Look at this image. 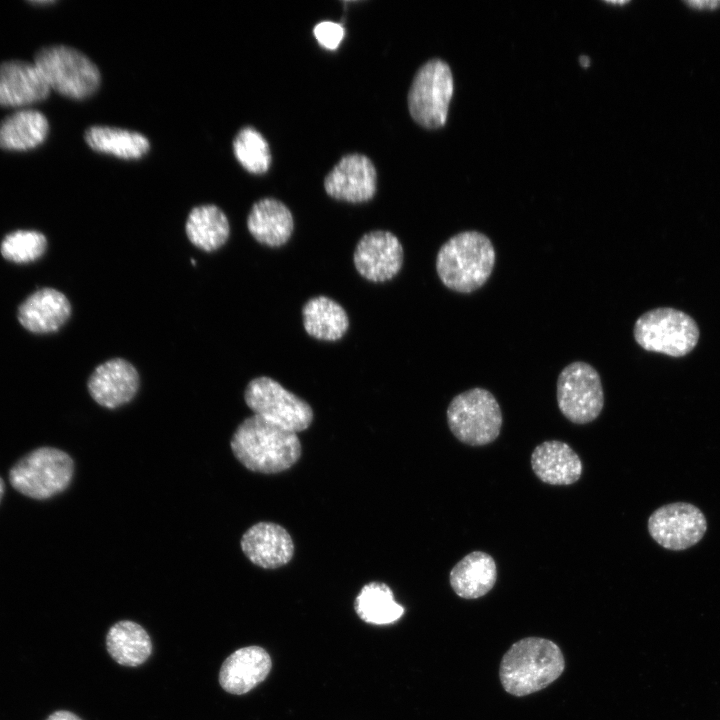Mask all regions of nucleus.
<instances>
[{
  "mask_svg": "<svg viewBox=\"0 0 720 720\" xmlns=\"http://www.w3.org/2000/svg\"><path fill=\"white\" fill-rule=\"evenodd\" d=\"M231 450L248 470L275 474L291 468L301 457L297 434L257 415L244 419L234 431Z\"/></svg>",
  "mask_w": 720,
  "mask_h": 720,
  "instance_id": "f257e3e1",
  "label": "nucleus"
},
{
  "mask_svg": "<svg viewBox=\"0 0 720 720\" xmlns=\"http://www.w3.org/2000/svg\"><path fill=\"white\" fill-rule=\"evenodd\" d=\"M565 669V658L552 640L525 637L504 653L499 667V679L504 690L516 697L538 692L555 680Z\"/></svg>",
  "mask_w": 720,
  "mask_h": 720,
  "instance_id": "f03ea898",
  "label": "nucleus"
},
{
  "mask_svg": "<svg viewBox=\"0 0 720 720\" xmlns=\"http://www.w3.org/2000/svg\"><path fill=\"white\" fill-rule=\"evenodd\" d=\"M496 260L491 240L478 231H464L449 238L439 249L436 271L450 290L471 293L490 277Z\"/></svg>",
  "mask_w": 720,
  "mask_h": 720,
  "instance_id": "7ed1b4c3",
  "label": "nucleus"
},
{
  "mask_svg": "<svg viewBox=\"0 0 720 720\" xmlns=\"http://www.w3.org/2000/svg\"><path fill=\"white\" fill-rule=\"evenodd\" d=\"M633 336L646 351L683 357L696 347L700 331L687 313L659 307L646 311L636 320Z\"/></svg>",
  "mask_w": 720,
  "mask_h": 720,
  "instance_id": "20e7f679",
  "label": "nucleus"
},
{
  "mask_svg": "<svg viewBox=\"0 0 720 720\" xmlns=\"http://www.w3.org/2000/svg\"><path fill=\"white\" fill-rule=\"evenodd\" d=\"M73 474L74 463L69 454L57 448L41 447L14 464L9 481L21 494L42 500L64 491Z\"/></svg>",
  "mask_w": 720,
  "mask_h": 720,
  "instance_id": "39448f33",
  "label": "nucleus"
},
{
  "mask_svg": "<svg viewBox=\"0 0 720 720\" xmlns=\"http://www.w3.org/2000/svg\"><path fill=\"white\" fill-rule=\"evenodd\" d=\"M452 434L470 446L487 445L499 436L503 417L494 395L480 387L456 395L447 408Z\"/></svg>",
  "mask_w": 720,
  "mask_h": 720,
  "instance_id": "423d86ee",
  "label": "nucleus"
},
{
  "mask_svg": "<svg viewBox=\"0 0 720 720\" xmlns=\"http://www.w3.org/2000/svg\"><path fill=\"white\" fill-rule=\"evenodd\" d=\"M34 63L50 89L72 99L81 100L92 96L101 83L96 64L69 46L44 47L36 53Z\"/></svg>",
  "mask_w": 720,
  "mask_h": 720,
  "instance_id": "0eeeda50",
  "label": "nucleus"
},
{
  "mask_svg": "<svg viewBox=\"0 0 720 720\" xmlns=\"http://www.w3.org/2000/svg\"><path fill=\"white\" fill-rule=\"evenodd\" d=\"M454 83L450 66L439 58L424 63L416 72L407 96L413 120L427 129L444 126Z\"/></svg>",
  "mask_w": 720,
  "mask_h": 720,
  "instance_id": "6e6552de",
  "label": "nucleus"
},
{
  "mask_svg": "<svg viewBox=\"0 0 720 720\" xmlns=\"http://www.w3.org/2000/svg\"><path fill=\"white\" fill-rule=\"evenodd\" d=\"M244 400L254 415L295 433L306 430L313 421V410L305 400L267 376L248 383Z\"/></svg>",
  "mask_w": 720,
  "mask_h": 720,
  "instance_id": "1a4fd4ad",
  "label": "nucleus"
},
{
  "mask_svg": "<svg viewBox=\"0 0 720 720\" xmlns=\"http://www.w3.org/2000/svg\"><path fill=\"white\" fill-rule=\"evenodd\" d=\"M557 403L572 423L595 420L604 406L603 388L596 369L583 361L567 365L558 376Z\"/></svg>",
  "mask_w": 720,
  "mask_h": 720,
  "instance_id": "9d476101",
  "label": "nucleus"
},
{
  "mask_svg": "<svg viewBox=\"0 0 720 720\" xmlns=\"http://www.w3.org/2000/svg\"><path fill=\"white\" fill-rule=\"evenodd\" d=\"M707 522L702 511L685 502L670 503L656 509L648 519L650 536L669 550H684L704 536Z\"/></svg>",
  "mask_w": 720,
  "mask_h": 720,
  "instance_id": "9b49d317",
  "label": "nucleus"
},
{
  "mask_svg": "<svg viewBox=\"0 0 720 720\" xmlns=\"http://www.w3.org/2000/svg\"><path fill=\"white\" fill-rule=\"evenodd\" d=\"M403 257V247L392 232L374 230L360 238L353 261L363 278L380 283L391 280L400 272Z\"/></svg>",
  "mask_w": 720,
  "mask_h": 720,
  "instance_id": "f8f14e48",
  "label": "nucleus"
},
{
  "mask_svg": "<svg viewBox=\"0 0 720 720\" xmlns=\"http://www.w3.org/2000/svg\"><path fill=\"white\" fill-rule=\"evenodd\" d=\"M326 193L349 203L371 200L377 190V171L366 155H344L324 179Z\"/></svg>",
  "mask_w": 720,
  "mask_h": 720,
  "instance_id": "ddd939ff",
  "label": "nucleus"
},
{
  "mask_svg": "<svg viewBox=\"0 0 720 720\" xmlns=\"http://www.w3.org/2000/svg\"><path fill=\"white\" fill-rule=\"evenodd\" d=\"M139 382V374L130 362L114 358L95 368L88 379L87 387L96 403L114 409L134 398Z\"/></svg>",
  "mask_w": 720,
  "mask_h": 720,
  "instance_id": "4468645a",
  "label": "nucleus"
},
{
  "mask_svg": "<svg viewBox=\"0 0 720 720\" xmlns=\"http://www.w3.org/2000/svg\"><path fill=\"white\" fill-rule=\"evenodd\" d=\"M245 556L264 569L280 568L294 555V543L288 531L273 522H258L248 528L241 538Z\"/></svg>",
  "mask_w": 720,
  "mask_h": 720,
  "instance_id": "2eb2a0df",
  "label": "nucleus"
},
{
  "mask_svg": "<svg viewBox=\"0 0 720 720\" xmlns=\"http://www.w3.org/2000/svg\"><path fill=\"white\" fill-rule=\"evenodd\" d=\"M271 668V657L263 647L246 646L235 650L223 661L218 681L227 693L243 695L262 683Z\"/></svg>",
  "mask_w": 720,
  "mask_h": 720,
  "instance_id": "dca6fc26",
  "label": "nucleus"
},
{
  "mask_svg": "<svg viewBox=\"0 0 720 720\" xmlns=\"http://www.w3.org/2000/svg\"><path fill=\"white\" fill-rule=\"evenodd\" d=\"M50 87L35 65L21 60L0 64V105L21 107L45 100Z\"/></svg>",
  "mask_w": 720,
  "mask_h": 720,
  "instance_id": "f3484780",
  "label": "nucleus"
},
{
  "mask_svg": "<svg viewBox=\"0 0 720 720\" xmlns=\"http://www.w3.org/2000/svg\"><path fill=\"white\" fill-rule=\"evenodd\" d=\"M534 474L550 485H571L582 475L578 454L565 442L549 440L540 443L531 454Z\"/></svg>",
  "mask_w": 720,
  "mask_h": 720,
  "instance_id": "a211bd4d",
  "label": "nucleus"
},
{
  "mask_svg": "<svg viewBox=\"0 0 720 720\" xmlns=\"http://www.w3.org/2000/svg\"><path fill=\"white\" fill-rule=\"evenodd\" d=\"M71 315L67 297L53 288H43L31 294L18 308L20 324L33 333L59 330Z\"/></svg>",
  "mask_w": 720,
  "mask_h": 720,
  "instance_id": "6ab92c4d",
  "label": "nucleus"
},
{
  "mask_svg": "<svg viewBox=\"0 0 720 720\" xmlns=\"http://www.w3.org/2000/svg\"><path fill=\"white\" fill-rule=\"evenodd\" d=\"M247 228L254 239L269 247H280L288 242L294 220L289 208L275 198L255 202L248 214Z\"/></svg>",
  "mask_w": 720,
  "mask_h": 720,
  "instance_id": "aec40b11",
  "label": "nucleus"
},
{
  "mask_svg": "<svg viewBox=\"0 0 720 720\" xmlns=\"http://www.w3.org/2000/svg\"><path fill=\"white\" fill-rule=\"evenodd\" d=\"M496 580L495 560L483 551L467 554L454 565L449 574L451 588L464 599H477L486 595Z\"/></svg>",
  "mask_w": 720,
  "mask_h": 720,
  "instance_id": "412c9836",
  "label": "nucleus"
},
{
  "mask_svg": "<svg viewBox=\"0 0 720 720\" xmlns=\"http://www.w3.org/2000/svg\"><path fill=\"white\" fill-rule=\"evenodd\" d=\"M106 650L119 665L137 667L152 654L153 644L148 632L137 622L120 620L107 631Z\"/></svg>",
  "mask_w": 720,
  "mask_h": 720,
  "instance_id": "4be33fe9",
  "label": "nucleus"
},
{
  "mask_svg": "<svg viewBox=\"0 0 720 720\" xmlns=\"http://www.w3.org/2000/svg\"><path fill=\"white\" fill-rule=\"evenodd\" d=\"M302 314L305 331L318 340L337 341L349 328L345 309L327 296L309 299L303 306Z\"/></svg>",
  "mask_w": 720,
  "mask_h": 720,
  "instance_id": "5701e85b",
  "label": "nucleus"
},
{
  "mask_svg": "<svg viewBox=\"0 0 720 720\" xmlns=\"http://www.w3.org/2000/svg\"><path fill=\"white\" fill-rule=\"evenodd\" d=\"M48 131V120L41 112L19 110L0 123V147L13 151L29 150L40 145Z\"/></svg>",
  "mask_w": 720,
  "mask_h": 720,
  "instance_id": "b1692460",
  "label": "nucleus"
},
{
  "mask_svg": "<svg viewBox=\"0 0 720 720\" xmlns=\"http://www.w3.org/2000/svg\"><path fill=\"white\" fill-rule=\"evenodd\" d=\"M185 231L194 246L212 252L226 243L230 226L228 218L219 207L205 204L192 208L186 221Z\"/></svg>",
  "mask_w": 720,
  "mask_h": 720,
  "instance_id": "393cba45",
  "label": "nucleus"
},
{
  "mask_svg": "<svg viewBox=\"0 0 720 720\" xmlns=\"http://www.w3.org/2000/svg\"><path fill=\"white\" fill-rule=\"evenodd\" d=\"M87 145L94 151L122 159H139L150 150V142L141 133L122 128L95 125L84 134Z\"/></svg>",
  "mask_w": 720,
  "mask_h": 720,
  "instance_id": "a878e982",
  "label": "nucleus"
},
{
  "mask_svg": "<svg viewBox=\"0 0 720 720\" xmlns=\"http://www.w3.org/2000/svg\"><path fill=\"white\" fill-rule=\"evenodd\" d=\"M354 610L362 621L375 625L394 623L404 614V607L395 601L391 588L378 581L361 588L354 601Z\"/></svg>",
  "mask_w": 720,
  "mask_h": 720,
  "instance_id": "bb28decb",
  "label": "nucleus"
},
{
  "mask_svg": "<svg viewBox=\"0 0 720 720\" xmlns=\"http://www.w3.org/2000/svg\"><path fill=\"white\" fill-rule=\"evenodd\" d=\"M233 152L240 165L252 174H263L271 165L268 142L255 128H242L233 140Z\"/></svg>",
  "mask_w": 720,
  "mask_h": 720,
  "instance_id": "cd10ccee",
  "label": "nucleus"
},
{
  "mask_svg": "<svg viewBox=\"0 0 720 720\" xmlns=\"http://www.w3.org/2000/svg\"><path fill=\"white\" fill-rule=\"evenodd\" d=\"M47 247L45 236L37 231L17 230L4 237L1 253L14 263H29L43 255Z\"/></svg>",
  "mask_w": 720,
  "mask_h": 720,
  "instance_id": "c85d7f7f",
  "label": "nucleus"
},
{
  "mask_svg": "<svg viewBox=\"0 0 720 720\" xmlns=\"http://www.w3.org/2000/svg\"><path fill=\"white\" fill-rule=\"evenodd\" d=\"M313 34L322 47L328 50H334L342 41L345 30L343 26L338 23L323 21L315 25Z\"/></svg>",
  "mask_w": 720,
  "mask_h": 720,
  "instance_id": "c756f323",
  "label": "nucleus"
},
{
  "mask_svg": "<svg viewBox=\"0 0 720 720\" xmlns=\"http://www.w3.org/2000/svg\"><path fill=\"white\" fill-rule=\"evenodd\" d=\"M688 8L696 11H715L720 8V0H683L682 1Z\"/></svg>",
  "mask_w": 720,
  "mask_h": 720,
  "instance_id": "7c9ffc66",
  "label": "nucleus"
},
{
  "mask_svg": "<svg viewBox=\"0 0 720 720\" xmlns=\"http://www.w3.org/2000/svg\"><path fill=\"white\" fill-rule=\"evenodd\" d=\"M46 720H82L77 714L67 710H57L50 714Z\"/></svg>",
  "mask_w": 720,
  "mask_h": 720,
  "instance_id": "2f4dec72",
  "label": "nucleus"
},
{
  "mask_svg": "<svg viewBox=\"0 0 720 720\" xmlns=\"http://www.w3.org/2000/svg\"><path fill=\"white\" fill-rule=\"evenodd\" d=\"M580 63L583 67H587L590 64V60L587 56L583 55L580 57Z\"/></svg>",
  "mask_w": 720,
  "mask_h": 720,
  "instance_id": "473e14b6",
  "label": "nucleus"
},
{
  "mask_svg": "<svg viewBox=\"0 0 720 720\" xmlns=\"http://www.w3.org/2000/svg\"><path fill=\"white\" fill-rule=\"evenodd\" d=\"M4 489H5L4 482H3L2 478L0 477V500L4 494Z\"/></svg>",
  "mask_w": 720,
  "mask_h": 720,
  "instance_id": "72a5a7b5",
  "label": "nucleus"
},
{
  "mask_svg": "<svg viewBox=\"0 0 720 720\" xmlns=\"http://www.w3.org/2000/svg\"><path fill=\"white\" fill-rule=\"evenodd\" d=\"M612 4H625L627 1H609Z\"/></svg>",
  "mask_w": 720,
  "mask_h": 720,
  "instance_id": "f704fd0d",
  "label": "nucleus"
}]
</instances>
